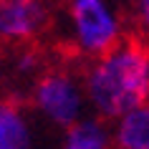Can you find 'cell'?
Returning a JSON list of instances; mask_svg holds the SVG:
<instances>
[{"label": "cell", "mask_w": 149, "mask_h": 149, "mask_svg": "<svg viewBox=\"0 0 149 149\" xmlns=\"http://www.w3.org/2000/svg\"><path fill=\"white\" fill-rule=\"evenodd\" d=\"M81 76L88 111L116 121L149 101V46L141 40H121L109 53L88 61Z\"/></svg>", "instance_id": "cell-1"}, {"label": "cell", "mask_w": 149, "mask_h": 149, "mask_svg": "<svg viewBox=\"0 0 149 149\" xmlns=\"http://www.w3.org/2000/svg\"><path fill=\"white\" fill-rule=\"evenodd\" d=\"M66 38L71 48L94 61L124 40V20L111 0H66Z\"/></svg>", "instance_id": "cell-2"}, {"label": "cell", "mask_w": 149, "mask_h": 149, "mask_svg": "<svg viewBox=\"0 0 149 149\" xmlns=\"http://www.w3.org/2000/svg\"><path fill=\"white\" fill-rule=\"evenodd\" d=\"M31 106L40 121L61 132L71 129L91 114L86 88H84V76L68 68L43 71L31 86Z\"/></svg>", "instance_id": "cell-3"}, {"label": "cell", "mask_w": 149, "mask_h": 149, "mask_svg": "<svg viewBox=\"0 0 149 149\" xmlns=\"http://www.w3.org/2000/svg\"><path fill=\"white\" fill-rule=\"evenodd\" d=\"M51 10L46 0H0V43L23 46L48 28Z\"/></svg>", "instance_id": "cell-4"}, {"label": "cell", "mask_w": 149, "mask_h": 149, "mask_svg": "<svg viewBox=\"0 0 149 149\" xmlns=\"http://www.w3.org/2000/svg\"><path fill=\"white\" fill-rule=\"evenodd\" d=\"M0 149H36L33 119L13 99H0Z\"/></svg>", "instance_id": "cell-5"}, {"label": "cell", "mask_w": 149, "mask_h": 149, "mask_svg": "<svg viewBox=\"0 0 149 149\" xmlns=\"http://www.w3.org/2000/svg\"><path fill=\"white\" fill-rule=\"evenodd\" d=\"M58 149H114L111 121L88 114L61 134Z\"/></svg>", "instance_id": "cell-6"}, {"label": "cell", "mask_w": 149, "mask_h": 149, "mask_svg": "<svg viewBox=\"0 0 149 149\" xmlns=\"http://www.w3.org/2000/svg\"><path fill=\"white\" fill-rule=\"evenodd\" d=\"M114 149H149V101L111 121Z\"/></svg>", "instance_id": "cell-7"}, {"label": "cell", "mask_w": 149, "mask_h": 149, "mask_svg": "<svg viewBox=\"0 0 149 149\" xmlns=\"http://www.w3.org/2000/svg\"><path fill=\"white\" fill-rule=\"evenodd\" d=\"M132 20L144 36H149V0H132Z\"/></svg>", "instance_id": "cell-8"}, {"label": "cell", "mask_w": 149, "mask_h": 149, "mask_svg": "<svg viewBox=\"0 0 149 149\" xmlns=\"http://www.w3.org/2000/svg\"><path fill=\"white\" fill-rule=\"evenodd\" d=\"M18 71H20V73H23V76H28V73H31V76H36V79H38L40 73V58H38V53H36V51H23V53L18 56Z\"/></svg>", "instance_id": "cell-9"}]
</instances>
